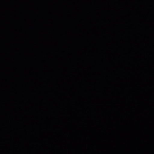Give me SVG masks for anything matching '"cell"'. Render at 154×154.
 Returning a JSON list of instances; mask_svg holds the SVG:
<instances>
[]
</instances>
